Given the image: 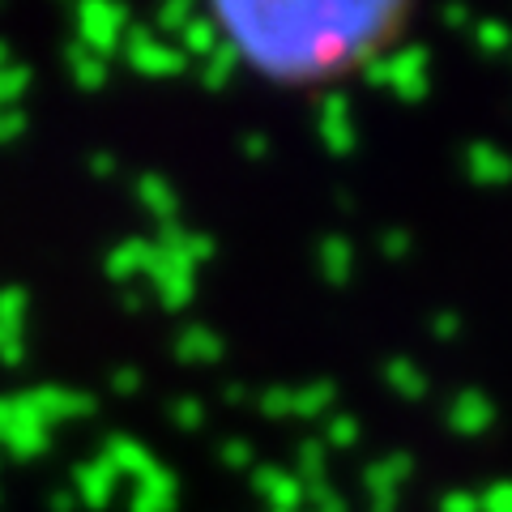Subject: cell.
Here are the masks:
<instances>
[{
  "instance_id": "obj_1",
  "label": "cell",
  "mask_w": 512,
  "mask_h": 512,
  "mask_svg": "<svg viewBox=\"0 0 512 512\" xmlns=\"http://www.w3.org/2000/svg\"><path fill=\"white\" fill-rule=\"evenodd\" d=\"M218 22L239 64H252L269 82L308 86L359 69L380 56L397 30L410 22V9L397 0L372 5H214L205 9Z\"/></svg>"
},
{
  "instance_id": "obj_2",
  "label": "cell",
  "mask_w": 512,
  "mask_h": 512,
  "mask_svg": "<svg viewBox=\"0 0 512 512\" xmlns=\"http://www.w3.org/2000/svg\"><path fill=\"white\" fill-rule=\"evenodd\" d=\"M0 453L13 461H35L52 453V427L39 423L26 393L0 397Z\"/></svg>"
},
{
  "instance_id": "obj_3",
  "label": "cell",
  "mask_w": 512,
  "mask_h": 512,
  "mask_svg": "<svg viewBox=\"0 0 512 512\" xmlns=\"http://www.w3.org/2000/svg\"><path fill=\"white\" fill-rule=\"evenodd\" d=\"M73 26H77V43L107 60L124 47L128 30H133V13L124 5H111V0H94V5L73 9Z\"/></svg>"
},
{
  "instance_id": "obj_4",
  "label": "cell",
  "mask_w": 512,
  "mask_h": 512,
  "mask_svg": "<svg viewBox=\"0 0 512 512\" xmlns=\"http://www.w3.org/2000/svg\"><path fill=\"white\" fill-rule=\"evenodd\" d=\"M124 64L141 77H180L188 73V56L180 52V43H167L163 35H154V26H133L124 39Z\"/></svg>"
},
{
  "instance_id": "obj_5",
  "label": "cell",
  "mask_w": 512,
  "mask_h": 512,
  "mask_svg": "<svg viewBox=\"0 0 512 512\" xmlns=\"http://www.w3.org/2000/svg\"><path fill=\"white\" fill-rule=\"evenodd\" d=\"M30 410L39 414L43 427H56V423H73V419H90L99 402L94 393L86 389H69V384H35V389H22Z\"/></svg>"
},
{
  "instance_id": "obj_6",
  "label": "cell",
  "mask_w": 512,
  "mask_h": 512,
  "mask_svg": "<svg viewBox=\"0 0 512 512\" xmlns=\"http://www.w3.org/2000/svg\"><path fill=\"white\" fill-rule=\"evenodd\" d=\"M146 282H150L154 299L163 303L167 312H184L192 303V295H197V269H192L188 261H180V256H171V252H158V248H154Z\"/></svg>"
},
{
  "instance_id": "obj_7",
  "label": "cell",
  "mask_w": 512,
  "mask_h": 512,
  "mask_svg": "<svg viewBox=\"0 0 512 512\" xmlns=\"http://www.w3.org/2000/svg\"><path fill=\"white\" fill-rule=\"evenodd\" d=\"M389 90L402 103H423L431 90V52L423 43H410L389 56Z\"/></svg>"
},
{
  "instance_id": "obj_8",
  "label": "cell",
  "mask_w": 512,
  "mask_h": 512,
  "mask_svg": "<svg viewBox=\"0 0 512 512\" xmlns=\"http://www.w3.org/2000/svg\"><path fill=\"white\" fill-rule=\"evenodd\" d=\"M316 133L325 141L329 154H350L359 146V128H355V107H350L346 94H325L316 107Z\"/></svg>"
},
{
  "instance_id": "obj_9",
  "label": "cell",
  "mask_w": 512,
  "mask_h": 512,
  "mask_svg": "<svg viewBox=\"0 0 512 512\" xmlns=\"http://www.w3.org/2000/svg\"><path fill=\"white\" fill-rule=\"evenodd\" d=\"M252 491L269 504V512H303L308 508V483H303L295 470L256 466L252 470Z\"/></svg>"
},
{
  "instance_id": "obj_10",
  "label": "cell",
  "mask_w": 512,
  "mask_h": 512,
  "mask_svg": "<svg viewBox=\"0 0 512 512\" xmlns=\"http://www.w3.org/2000/svg\"><path fill=\"white\" fill-rule=\"evenodd\" d=\"M444 423L453 436L461 440H474V436H487L491 423H495V402L483 389H461L453 402L444 410Z\"/></svg>"
},
{
  "instance_id": "obj_11",
  "label": "cell",
  "mask_w": 512,
  "mask_h": 512,
  "mask_svg": "<svg viewBox=\"0 0 512 512\" xmlns=\"http://www.w3.org/2000/svg\"><path fill=\"white\" fill-rule=\"evenodd\" d=\"M116 491H120V474L111 470L103 457H90V461H82V466L73 470V495H77V504L90 508V512L111 508Z\"/></svg>"
},
{
  "instance_id": "obj_12",
  "label": "cell",
  "mask_w": 512,
  "mask_h": 512,
  "mask_svg": "<svg viewBox=\"0 0 512 512\" xmlns=\"http://www.w3.org/2000/svg\"><path fill=\"white\" fill-rule=\"evenodd\" d=\"M150 261H154V239L133 235V239H120V244L103 256V274H107V282H116L128 291L137 278L150 274Z\"/></svg>"
},
{
  "instance_id": "obj_13",
  "label": "cell",
  "mask_w": 512,
  "mask_h": 512,
  "mask_svg": "<svg viewBox=\"0 0 512 512\" xmlns=\"http://www.w3.org/2000/svg\"><path fill=\"white\" fill-rule=\"evenodd\" d=\"M133 197H137L141 210H146V214L158 222V227H171V222H180V192H175V184L167 180V175H158V171H137Z\"/></svg>"
},
{
  "instance_id": "obj_14",
  "label": "cell",
  "mask_w": 512,
  "mask_h": 512,
  "mask_svg": "<svg viewBox=\"0 0 512 512\" xmlns=\"http://www.w3.org/2000/svg\"><path fill=\"white\" fill-rule=\"evenodd\" d=\"M461 163H466V175L474 184L483 188H500V184H512V154L500 150L495 141H470L466 154H461Z\"/></svg>"
},
{
  "instance_id": "obj_15",
  "label": "cell",
  "mask_w": 512,
  "mask_h": 512,
  "mask_svg": "<svg viewBox=\"0 0 512 512\" xmlns=\"http://www.w3.org/2000/svg\"><path fill=\"white\" fill-rule=\"evenodd\" d=\"M410 474H414V457L410 453H384V457H376L372 466L363 470L367 500H397V491L410 483Z\"/></svg>"
},
{
  "instance_id": "obj_16",
  "label": "cell",
  "mask_w": 512,
  "mask_h": 512,
  "mask_svg": "<svg viewBox=\"0 0 512 512\" xmlns=\"http://www.w3.org/2000/svg\"><path fill=\"white\" fill-rule=\"evenodd\" d=\"M175 500H180V478H175L167 466H154L146 478L133 483L128 512H175Z\"/></svg>"
},
{
  "instance_id": "obj_17",
  "label": "cell",
  "mask_w": 512,
  "mask_h": 512,
  "mask_svg": "<svg viewBox=\"0 0 512 512\" xmlns=\"http://www.w3.org/2000/svg\"><path fill=\"white\" fill-rule=\"evenodd\" d=\"M171 355L184 367H210L227 355V342H222V333L210 325H184L171 342Z\"/></svg>"
},
{
  "instance_id": "obj_18",
  "label": "cell",
  "mask_w": 512,
  "mask_h": 512,
  "mask_svg": "<svg viewBox=\"0 0 512 512\" xmlns=\"http://www.w3.org/2000/svg\"><path fill=\"white\" fill-rule=\"evenodd\" d=\"M99 457H103L120 478H133V483H137V478H146V474L158 466L150 448L141 444V440H133V436H124V431H111V436L103 440V453H99Z\"/></svg>"
},
{
  "instance_id": "obj_19",
  "label": "cell",
  "mask_w": 512,
  "mask_h": 512,
  "mask_svg": "<svg viewBox=\"0 0 512 512\" xmlns=\"http://www.w3.org/2000/svg\"><path fill=\"white\" fill-rule=\"evenodd\" d=\"M154 248H158V252L180 256V261H188L192 269L205 265V261H210V256L218 252L214 235L192 231V227H184V222H171V227H158V235H154Z\"/></svg>"
},
{
  "instance_id": "obj_20",
  "label": "cell",
  "mask_w": 512,
  "mask_h": 512,
  "mask_svg": "<svg viewBox=\"0 0 512 512\" xmlns=\"http://www.w3.org/2000/svg\"><path fill=\"white\" fill-rule=\"evenodd\" d=\"M64 73H69V82L86 94H99L107 82H111V69L103 56H94L90 47H82L77 39L64 43Z\"/></svg>"
},
{
  "instance_id": "obj_21",
  "label": "cell",
  "mask_w": 512,
  "mask_h": 512,
  "mask_svg": "<svg viewBox=\"0 0 512 512\" xmlns=\"http://www.w3.org/2000/svg\"><path fill=\"white\" fill-rule=\"evenodd\" d=\"M316 269L329 286H346L355 278V244L346 235H325L316 244Z\"/></svg>"
},
{
  "instance_id": "obj_22",
  "label": "cell",
  "mask_w": 512,
  "mask_h": 512,
  "mask_svg": "<svg viewBox=\"0 0 512 512\" xmlns=\"http://www.w3.org/2000/svg\"><path fill=\"white\" fill-rule=\"evenodd\" d=\"M384 384H389L402 402H423L427 389H431V376L410 355H393L389 363H384Z\"/></svg>"
},
{
  "instance_id": "obj_23",
  "label": "cell",
  "mask_w": 512,
  "mask_h": 512,
  "mask_svg": "<svg viewBox=\"0 0 512 512\" xmlns=\"http://www.w3.org/2000/svg\"><path fill=\"white\" fill-rule=\"evenodd\" d=\"M333 406H338V384L325 376L295 389V419H329Z\"/></svg>"
},
{
  "instance_id": "obj_24",
  "label": "cell",
  "mask_w": 512,
  "mask_h": 512,
  "mask_svg": "<svg viewBox=\"0 0 512 512\" xmlns=\"http://www.w3.org/2000/svg\"><path fill=\"white\" fill-rule=\"evenodd\" d=\"M222 47V30H218V22L210 18V13H197V18H192L188 26H184V35H180V52L192 60H205L210 52H218Z\"/></svg>"
},
{
  "instance_id": "obj_25",
  "label": "cell",
  "mask_w": 512,
  "mask_h": 512,
  "mask_svg": "<svg viewBox=\"0 0 512 512\" xmlns=\"http://www.w3.org/2000/svg\"><path fill=\"white\" fill-rule=\"evenodd\" d=\"M235 73H239V52H235L227 39H222L218 52H210V56L201 60V73H197V77H201V86H205V90H222Z\"/></svg>"
},
{
  "instance_id": "obj_26",
  "label": "cell",
  "mask_w": 512,
  "mask_h": 512,
  "mask_svg": "<svg viewBox=\"0 0 512 512\" xmlns=\"http://www.w3.org/2000/svg\"><path fill=\"white\" fill-rule=\"evenodd\" d=\"M295 474L303 483H325L329 478V448L325 440H303L295 448Z\"/></svg>"
},
{
  "instance_id": "obj_27",
  "label": "cell",
  "mask_w": 512,
  "mask_h": 512,
  "mask_svg": "<svg viewBox=\"0 0 512 512\" xmlns=\"http://www.w3.org/2000/svg\"><path fill=\"white\" fill-rule=\"evenodd\" d=\"M470 43L478 47V52H487V56H500L512 47V26L500 22V18H478L470 26Z\"/></svg>"
},
{
  "instance_id": "obj_28",
  "label": "cell",
  "mask_w": 512,
  "mask_h": 512,
  "mask_svg": "<svg viewBox=\"0 0 512 512\" xmlns=\"http://www.w3.org/2000/svg\"><path fill=\"white\" fill-rule=\"evenodd\" d=\"M26 312H30V291L18 282L0 286V329H18L26 333Z\"/></svg>"
},
{
  "instance_id": "obj_29",
  "label": "cell",
  "mask_w": 512,
  "mask_h": 512,
  "mask_svg": "<svg viewBox=\"0 0 512 512\" xmlns=\"http://www.w3.org/2000/svg\"><path fill=\"white\" fill-rule=\"evenodd\" d=\"M30 82H35V69H30V64H22V60L5 64V69H0V107H18L26 99Z\"/></svg>"
},
{
  "instance_id": "obj_30",
  "label": "cell",
  "mask_w": 512,
  "mask_h": 512,
  "mask_svg": "<svg viewBox=\"0 0 512 512\" xmlns=\"http://www.w3.org/2000/svg\"><path fill=\"white\" fill-rule=\"evenodd\" d=\"M359 436H363V427H359V419L355 414H346V410H333L329 419H325V448H342V453H350V448L359 444Z\"/></svg>"
},
{
  "instance_id": "obj_31",
  "label": "cell",
  "mask_w": 512,
  "mask_h": 512,
  "mask_svg": "<svg viewBox=\"0 0 512 512\" xmlns=\"http://www.w3.org/2000/svg\"><path fill=\"white\" fill-rule=\"evenodd\" d=\"M197 18V5L192 0H167L154 13V35H184V26Z\"/></svg>"
},
{
  "instance_id": "obj_32",
  "label": "cell",
  "mask_w": 512,
  "mask_h": 512,
  "mask_svg": "<svg viewBox=\"0 0 512 512\" xmlns=\"http://www.w3.org/2000/svg\"><path fill=\"white\" fill-rule=\"evenodd\" d=\"M167 419L171 427H180V431H201L205 419H210V410H205L201 397H171V406H167Z\"/></svg>"
},
{
  "instance_id": "obj_33",
  "label": "cell",
  "mask_w": 512,
  "mask_h": 512,
  "mask_svg": "<svg viewBox=\"0 0 512 512\" xmlns=\"http://www.w3.org/2000/svg\"><path fill=\"white\" fill-rule=\"evenodd\" d=\"M256 410L265 419H295V389L291 384H269V389L256 393Z\"/></svg>"
},
{
  "instance_id": "obj_34",
  "label": "cell",
  "mask_w": 512,
  "mask_h": 512,
  "mask_svg": "<svg viewBox=\"0 0 512 512\" xmlns=\"http://www.w3.org/2000/svg\"><path fill=\"white\" fill-rule=\"evenodd\" d=\"M218 461L227 470H256V448L244 436H227V440L218 444Z\"/></svg>"
},
{
  "instance_id": "obj_35",
  "label": "cell",
  "mask_w": 512,
  "mask_h": 512,
  "mask_svg": "<svg viewBox=\"0 0 512 512\" xmlns=\"http://www.w3.org/2000/svg\"><path fill=\"white\" fill-rule=\"evenodd\" d=\"M308 512H350V504H346V495L333 491L329 478H325V483H308Z\"/></svg>"
},
{
  "instance_id": "obj_36",
  "label": "cell",
  "mask_w": 512,
  "mask_h": 512,
  "mask_svg": "<svg viewBox=\"0 0 512 512\" xmlns=\"http://www.w3.org/2000/svg\"><path fill=\"white\" fill-rule=\"evenodd\" d=\"M376 248H380L384 261H406V256L414 252V235L406 227H389V231L376 239Z\"/></svg>"
},
{
  "instance_id": "obj_37",
  "label": "cell",
  "mask_w": 512,
  "mask_h": 512,
  "mask_svg": "<svg viewBox=\"0 0 512 512\" xmlns=\"http://www.w3.org/2000/svg\"><path fill=\"white\" fill-rule=\"evenodd\" d=\"M26 128H30V116H26L22 107H0V146H9V141L26 137Z\"/></svg>"
},
{
  "instance_id": "obj_38",
  "label": "cell",
  "mask_w": 512,
  "mask_h": 512,
  "mask_svg": "<svg viewBox=\"0 0 512 512\" xmlns=\"http://www.w3.org/2000/svg\"><path fill=\"white\" fill-rule=\"evenodd\" d=\"M436 512H483V500H478V491H444L436 500Z\"/></svg>"
},
{
  "instance_id": "obj_39",
  "label": "cell",
  "mask_w": 512,
  "mask_h": 512,
  "mask_svg": "<svg viewBox=\"0 0 512 512\" xmlns=\"http://www.w3.org/2000/svg\"><path fill=\"white\" fill-rule=\"evenodd\" d=\"M22 359H26V333L0 329V363H5V367H18Z\"/></svg>"
},
{
  "instance_id": "obj_40",
  "label": "cell",
  "mask_w": 512,
  "mask_h": 512,
  "mask_svg": "<svg viewBox=\"0 0 512 512\" xmlns=\"http://www.w3.org/2000/svg\"><path fill=\"white\" fill-rule=\"evenodd\" d=\"M431 338H436V342H457L461 338V312L444 308V312L431 316Z\"/></svg>"
},
{
  "instance_id": "obj_41",
  "label": "cell",
  "mask_w": 512,
  "mask_h": 512,
  "mask_svg": "<svg viewBox=\"0 0 512 512\" xmlns=\"http://www.w3.org/2000/svg\"><path fill=\"white\" fill-rule=\"evenodd\" d=\"M141 384H146V376H141V367H116L111 372V393H120V397H133V393H141Z\"/></svg>"
},
{
  "instance_id": "obj_42",
  "label": "cell",
  "mask_w": 512,
  "mask_h": 512,
  "mask_svg": "<svg viewBox=\"0 0 512 512\" xmlns=\"http://www.w3.org/2000/svg\"><path fill=\"white\" fill-rule=\"evenodd\" d=\"M478 500H483V512H512V483H491Z\"/></svg>"
},
{
  "instance_id": "obj_43",
  "label": "cell",
  "mask_w": 512,
  "mask_h": 512,
  "mask_svg": "<svg viewBox=\"0 0 512 512\" xmlns=\"http://www.w3.org/2000/svg\"><path fill=\"white\" fill-rule=\"evenodd\" d=\"M440 22H444L448 30H466V35H470V26H474V13H470L466 5H444V9H440Z\"/></svg>"
},
{
  "instance_id": "obj_44",
  "label": "cell",
  "mask_w": 512,
  "mask_h": 512,
  "mask_svg": "<svg viewBox=\"0 0 512 512\" xmlns=\"http://www.w3.org/2000/svg\"><path fill=\"white\" fill-rule=\"evenodd\" d=\"M363 82H367V86H380V90H389V56H376V60H367V64H363Z\"/></svg>"
},
{
  "instance_id": "obj_45",
  "label": "cell",
  "mask_w": 512,
  "mask_h": 512,
  "mask_svg": "<svg viewBox=\"0 0 512 512\" xmlns=\"http://www.w3.org/2000/svg\"><path fill=\"white\" fill-rule=\"evenodd\" d=\"M239 154L252 158V163H261V158L269 154V137L265 133H244L239 137Z\"/></svg>"
},
{
  "instance_id": "obj_46",
  "label": "cell",
  "mask_w": 512,
  "mask_h": 512,
  "mask_svg": "<svg viewBox=\"0 0 512 512\" xmlns=\"http://www.w3.org/2000/svg\"><path fill=\"white\" fill-rule=\"evenodd\" d=\"M90 175L94 180H116V171H120V163H116V154H90Z\"/></svg>"
},
{
  "instance_id": "obj_47",
  "label": "cell",
  "mask_w": 512,
  "mask_h": 512,
  "mask_svg": "<svg viewBox=\"0 0 512 512\" xmlns=\"http://www.w3.org/2000/svg\"><path fill=\"white\" fill-rule=\"evenodd\" d=\"M120 308H124L128 316H137V312H146V291H133V286H128V291L120 295Z\"/></svg>"
},
{
  "instance_id": "obj_48",
  "label": "cell",
  "mask_w": 512,
  "mask_h": 512,
  "mask_svg": "<svg viewBox=\"0 0 512 512\" xmlns=\"http://www.w3.org/2000/svg\"><path fill=\"white\" fill-rule=\"evenodd\" d=\"M248 397H252V393H248V384H235V380H231V384H222V402H227V406H244Z\"/></svg>"
},
{
  "instance_id": "obj_49",
  "label": "cell",
  "mask_w": 512,
  "mask_h": 512,
  "mask_svg": "<svg viewBox=\"0 0 512 512\" xmlns=\"http://www.w3.org/2000/svg\"><path fill=\"white\" fill-rule=\"evenodd\" d=\"M47 508H52V512H77V495L73 491H52Z\"/></svg>"
},
{
  "instance_id": "obj_50",
  "label": "cell",
  "mask_w": 512,
  "mask_h": 512,
  "mask_svg": "<svg viewBox=\"0 0 512 512\" xmlns=\"http://www.w3.org/2000/svg\"><path fill=\"white\" fill-rule=\"evenodd\" d=\"M5 64H13V47H9L5 39H0V69H5Z\"/></svg>"
},
{
  "instance_id": "obj_51",
  "label": "cell",
  "mask_w": 512,
  "mask_h": 512,
  "mask_svg": "<svg viewBox=\"0 0 512 512\" xmlns=\"http://www.w3.org/2000/svg\"><path fill=\"white\" fill-rule=\"evenodd\" d=\"M372 512H397V500H372Z\"/></svg>"
},
{
  "instance_id": "obj_52",
  "label": "cell",
  "mask_w": 512,
  "mask_h": 512,
  "mask_svg": "<svg viewBox=\"0 0 512 512\" xmlns=\"http://www.w3.org/2000/svg\"><path fill=\"white\" fill-rule=\"evenodd\" d=\"M338 210H355V197H350V192H338Z\"/></svg>"
}]
</instances>
